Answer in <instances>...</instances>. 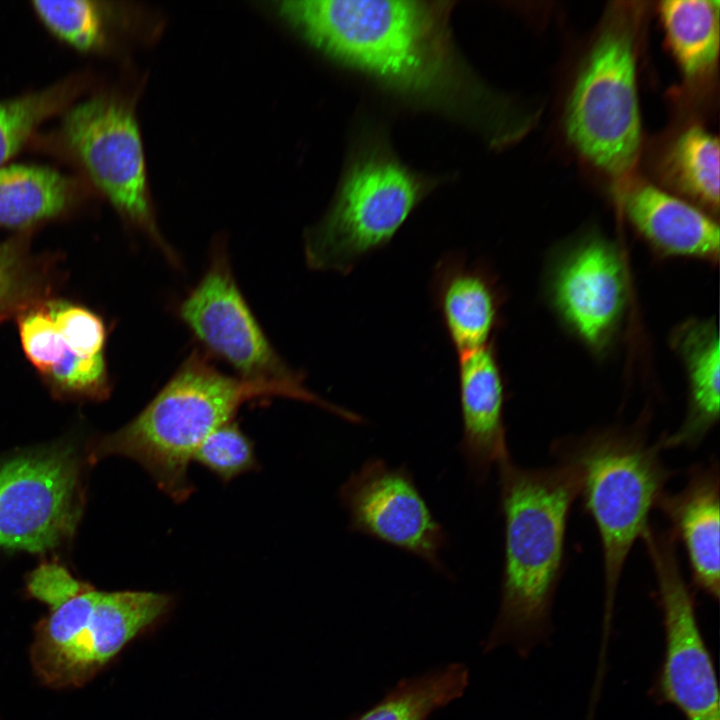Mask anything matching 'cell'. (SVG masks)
<instances>
[{
  "instance_id": "6da1fadb",
  "label": "cell",
  "mask_w": 720,
  "mask_h": 720,
  "mask_svg": "<svg viewBox=\"0 0 720 720\" xmlns=\"http://www.w3.org/2000/svg\"><path fill=\"white\" fill-rule=\"evenodd\" d=\"M454 4L292 0L278 9L310 45L383 91L507 142L522 128L458 54L449 23Z\"/></svg>"
},
{
  "instance_id": "7a4b0ae2",
  "label": "cell",
  "mask_w": 720,
  "mask_h": 720,
  "mask_svg": "<svg viewBox=\"0 0 720 720\" xmlns=\"http://www.w3.org/2000/svg\"><path fill=\"white\" fill-rule=\"evenodd\" d=\"M497 467L503 517L501 599L485 649L511 643L528 650L549 626L580 477L575 466L560 460L527 468L509 454Z\"/></svg>"
},
{
  "instance_id": "3957f363",
  "label": "cell",
  "mask_w": 720,
  "mask_h": 720,
  "mask_svg": "<svg viewBox=\"0 0 720 720\" xmlns=\"http://www.w3.org/2000/svg\"><path fill=\"white\" fill-rule=\"evenodd\" d=\"M266 396L298 399L333 414L338 410L304 384L229 376L195 350L137 416L91 446L89 462L108 456L129 458L140 464L166 495L182 502L193 490L188 467L201 442L233 421L242 404Z\"/></svg>"
},
{
  "instance_id": "277c9868",
  "label": "cell",
  "mask_w": 720,
  "mask_h": 720,
  "mask_svg": "<svg viewBox=\"0 0 720 720\" xmlns=\"http://www.w3.org/2000/svg\"><path fill=\"white\" fill-rule=\"evenodd\" d=\"M552 454L579 472V497L598 532L608 628L628 556L649 527V516L674 475L662 459L660 440L645 428H606L555 440Z\"/></svg>"
},
{
  "instance_id": "5b68a950",
  "label": "cell",
  "mask_w": 720,
  "mask_h": 720,
  "mask_svg": "<svg viewBox=\"0 0 720 720\" xmlns=\"http://www.w3.org/2000/svg\"><path fill=\"white\" fill-rule=\"evenodd\" d=\"M438 183L405 164L382 132L364 134L349 154L329 208L305 234L306 264L351 273L391 242Z\"/></svg>"
},
{
  "instance_id": "8992f818",
  "label": "cell",
  "mask_w": 720,
  "mask_h": 720,
  "mask_svg": "<svg viewBox=\"0 0 720 720\" xmlns=\"http://www.w3.org/2000/svg\"><path fill=\"white\" fill-rule=\"evenodd\" d=\"M167 594L101 591L86 582L49 609L35 628L31 661L54 688L80 686L171 605Z\"/></svg>"
},
{
  "instance_id": "52a82bcc",
  "label": "cell",
  "mask_w": 720,
  "mask_h": 720,
  "mask_svg": "<svg viewBox=\"0 0 720 720\" xmlns=\"http://www.w3.org/2000/svg\"><path fill=\"white\" fill-rule=\"evenodd\" d=\"M45 144L76 165L123 217L174 259L156 226L139 126L127 100L100 93L69 106Z\"/></svg>"
},
{
  "instance_id": "ba28073f",
  "label": "cell",
  "mask_w": 720,
  "mask_h": 720,
  "mask_svg": "<svg viewBox=\"0 0 720 720\" xmlns=\"http://www.w3.org/2000/svg\"><path fill=\"white\" fill-rule=\"evenodd\" d=\"M84 506L83 461L66 443L0 459V549L44 554L69 542Z\"/></svg>"
},
{
  "instance_id": "9c48e42d",
  "label": "cell",
  "mask_w": 720,
  "mask_h": 720,
  "mask_svg": "<svg viewBox=\"0 0 720 720\" xmlns=\"http://www.w3.org/2000/svg\"><path fill=\"white\" fill-rule=\"evenodd\" d=\"M571 142L596 166L622 176L640 146V116L631 33L608 28L587 59L566 113Z\"/></svg>"
},
{
  "instance_id": "30bf717a",
  "label": "cell",
  "mask_w": 720,
  "mask_h": 720,
  "mask_svg": "<svg viewBox=\"0 0 720 720\" xmlns=\"http://www.w3.org/2000/svg\"><path fill=\"white\" fill-rule=\"evenodd\" d=\"M641 540L654 571L665 632L654 694L675 706L686 720H720L715 668L681 568L676 539L669 529L649 525Z\"/></svg>"
},
{
  "instance_id": "8fae6325",
  "label": "cell",
  "mask_w": 720,
  "mask_h": 720,
  "mask_svg": "<svg viewBox=\"0 0 720 720\" xmlns=\"http://www.w3.org/2000/svg\"><path fill=\"white\" fill-rule=\"evenodd\" d=\"M178 315L213 354L230 364L239 377L303 385L273 348L244 299L223 248L178 307Z\"/></svg>"
},
{
  "instance_id": "7c38bea8",
  "label": "cell",
  "mask_w": 720,
  "mask_h": 720,
  "mask_svg": "<svg viewBox=\"0 0 720 720\" xmlns=\"http://www.w3.org/2000/svg\"><path fill=\"white\" fill-rule=\"evenodd\" d=\"M341 504L349 529L412 554L447 574L441 552L448 544L443 526L434 517L405 465L389 466L371 458L341 485Z\"/></svg>"
},
{
  "instance_id": "4fadbf2b",
  "label": "cell",
  "mask_w": 720,
  "mask_h": 720,
  "mask_svg": "<svg viewBox=\"0 0 720 720\" xmlns=\"http://www.w3.org/2000/svg\"><path fill=\"white\" fill-rule=\"evenodd\" d=\"M685 551L693 584L713 600L720 593L719 464L711 457L693 465L684 487L664 491L655 506Z\"/></svg>"
},
{
  "instance_id": "5bb4252c",
  "label": "cell",
  "mask_w": 720,
  "mask_h": 720,
  "mask_svg": "<svg viewBox=\"0 0 720 720\" xmlns=\"http://www.w3.org/2000/svg\"><path fill=\"white\" fill-rule=\"evenodd\" d=\"M462 418L459 450L478 483L507 455L504 423L505 386L492 342L458 355Z\"/></svg>"
},
{
  "instance_id": "9a60e30c",
  "label": "cell",
  "mask_w": 720,
  "mask_h": 720,
  "mask_svg": "<svg viewBox=\"0 0 720 720\" xmlns=\"http://www.w3.org/2000/svg\"><path fill=\"white\" fill-rule=\"evenodd\" d=\"M431 298L442 327L458 355L491 343L498 321L499 294L489 270L458 252L435 263Z\"/></svg>"
},
{
  "instance_id": "2e32d148",
  "label": "cell",
  "mask_w": 720,
  "mask_h": 720,
  "mask_svg": "<svg viewBox=\"0 0 720 720\" xmlns=\"http://www.w3.org/2000/svg\"><path fill=\"white\" fill-rule=\"evenodd\" d=\"M555 293L576 331L589 343L599 344L623 307L624 276L618 257L600 241L584 245L562 267Z\"/></svg>"
},
{
  "instance_id": "e0dca14e",
  "label": "cell",
  "mask_w": 720,
  "mask_h": 720,
  "mask_svg": "<svg viewBox=\"0 0 720 720\" xmlns=\"http://www.w3.org/2000/svg\"><path fill=\"white\" fill-rule=\"evenodd\" d=\"M620 200L630 221L660 250L717 258L718 225L693 205L647 183L628 185Z\"/></svg>"
},
{
  "instance_id": "ac0fdd59",
  "label": "cell",
  "mask_w": 720,
  "mask_h": 720,
  "mask_svg": "<svg viewBox=\"0 0 720 720\" xmlns=\"http://www.w3.org/2000/svg\"><path fill=\"white\" fill-rule=\"evenodd\" d=\"M77 179L40 165L0 167V227L26 228L58 217L77 202Z\"/></svg>"
},
{
  "instance_id": "d6986e66",
  "label": "cell",
  "mask_w": 720,
  "mask_h": 720,
  "mask_svg": "<svg viewBox=\"0 0 720 720\" xmlns=\"http://www.w3.org/2000/svg\"><path fill=\"white\" fill-rule=\"evenodd\" d=\"M685 354L690 381L689 411L682 425L659 440L663 450L695 449L712 430L720 409L719 339L711 328L687 337Z\"/></svg>"
},
{
  "instance_id": "ffe728a7",
  "label": "cell",
  "mask_w": 720,
  "mask_h": 720,
  "mask_svg": "<svg viewBox=\"0 0 720 720\" xmlns=\"http://www.w3.org/2000/svg\"><path fill=\"white\" fill-rule=\"evenodd\" d=\"M469 684L464 664L451 663L401 680L381 700L353 720H428L460 698Z\"/></svg>"
},
{
  "instance_id": "44dd1931",
  "label": "cell",
  "mask_w": 720,
  "mask_h": 720,
  "mask_svg": "<svg viewBox=\"0 0 720 720\" xmlns=\"http://www.w3.org/2000/svg\"><path fill=\"white\" fill-rule=\"evenodd\" d=\"M719 1L671 0L660 6L663 24L683 72L695 77L709 70L719 49Z\"/></svg>"
},
{
  "instance_id": "7402d4cb",
  "label": "cell",
  "mask_w": 720,
  "mask_h": 720,
  "mask_svg": "<svg viewBox=\"0 0 720 720\" xmlns=\"http://www.w3.org/2000/svg\"><path fill=\"white\" fill-rule=\"evenodd\" d=\"M86 84V78L75 76L0 100V167L17 153L42 122L68 108Z\"/></svg>"
},
{
  "instance_id": "603a6c76",
  "label": "cell",
  "mask_w": 720,
  "mask_h": 720,
  "mask_svg": "<svg viewBox=\"0 0 720 720\" xmlns=\"http://www.w3.org/2000/svg\"><path fill=\"white\" fill-rule=\"evenodd\" d=\"M669 167L680 188L712 208L719 206V142L700 127L686 130L672 147Z\"/></svg>"
},
{
  "instance_id": "cb8c5ba5",
  "label": "cell",
  "mask_w": 720,
  "mask_h": 720,
  "mask_svg": "<svg viewBox=\"0 0 720 720\" xmlns=\"http://www.w3.org/2000/svg\"><path fill=\"white\" fill-rule=\"evenodd\" d=\"M33 10L56 37L80 51H95L108 39V9L91 0L33 1Z\"/></svg>"
},
{
  "instance_id": "d4e9b609",
  "label": "cell",
  "mask_w": 720,
  "mask_h": 720,
  "mask_svg": "<svg viewBox=\"0 0 720 720\" xmlns=\"http://www.w3.org/2000/svg\"><path fill=\"white\" fill-rule=\"evenodd\" d=\"M193 460L225 482L257 465L252 441L234 421L209 434L196 449Z\"/></svg>"
},
{
  "instance_id": "484cf974",
  "label": "cell",
  "mask_w": 720,
  "mask_h": 720,
  "mask_svg": "<svg viewBox=\"0 0 720 720\" xmlns=\"http://www.w3.org/2000/svg\"><path fill=\"white\" fill-rule=\"evenodd\" d=\"M42 270L16 241L0 242V321L35 300Z\"/></svg>"
},
{
  "instance_id": "4316f807",
  "label": "cell",
  "mask_w": 720,
  "mask_h": 720,
  "mask_svg": "<svg viewBox=\"0 0 720 720\" xmlns=\"http://www.w3.org/2000/svg\"><path fill=\"white\" fill-rule=\"evenodd\" d=\"M44 379L61 397L99 400L109 393L105 356L83 357L67 349L63 359Z\"/></svg>"
},
{
  "instance_id": "83f0119b",
  "label": "cell",
  "mask_w": 720,
  "mask_h": 720,
  "mask_svg": "<svg viewBox=\"0 0 720 720\" xmlns=\"http://www.w3.org/2000/svg\"><path fill=\"white\" fill-rule=\"evenodd\" d=\"M18 331L25 357L43 377L67 352L48 305L26 308L18 318Z\"/></svg>"
},
{
  "instance_id": "f1b7e54d",
  "label": "cell",
  "mask_w": 720,
  "mask_h": 720,
  "mask_svg": "<svg viewBox=\"0 0 720 720\" xmlns=\"http://www.w3.org/2000/svg\"><path fill=\"white\" fill-rule=\"evenodd\" d=\"M66 348L83 357L104 355L106 328L89 309L67 302L48 305Z\"/></svg>"
},
{
  "instance_id": "f546056e",
  "label": "cell",
  "mask_w": 720,
  "mask_h": 720,
  "mask_svg": "<svg viewBox=\"0 0 720 720\" xmlns=\"http://www.w3.org/2000/svg\"><path fill=\"white\" fill-rule=\"evenodd\" d=\"M85 583L56 559L41 561L25 577L26 592L49 609L78 592Z\"/></svg>"
}]
</instances>
